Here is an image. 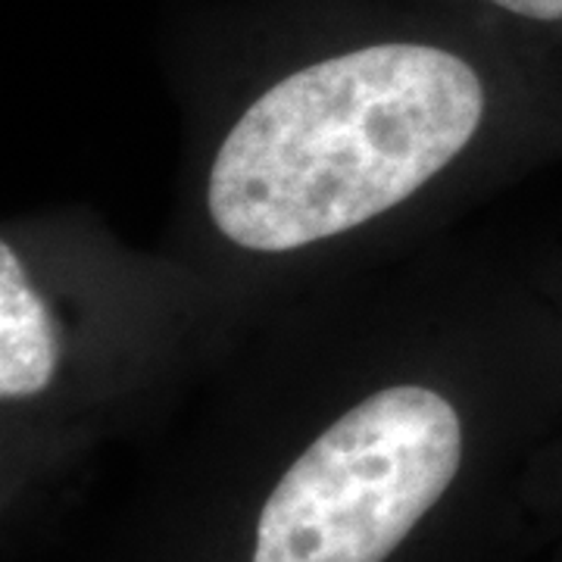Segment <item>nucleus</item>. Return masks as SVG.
Masks as SVG:
<instances>
[{
	"instance_id": "f257e3e1",
	"label": "nucleus",
	"mask_w": 562,
	"mask_h": 562,
	"mask_svg": "<svg viewBox=\"0 0 562 562\" xmlns=\"http://www.w3.org/2000/svg\"><path fill=\"white\" fill-rule=\"evenodd\" d=\"M560 435L553 301L447 232L247 322L81 562H509Z\"/></svg>"
},
{
	"instance_id": "f03ea898",
	"label": "nucleus",
	"mask_w": 562,
	"mask_h": 562,
	"mask_svg": "<svg viewBox=\"0 0 562 562\" xmlns=\"http://www.w3.org/2000/svg\"><path fill=\"white\" fill-rule=\"evenodd\" d=\"M160 247L247 325L435 241L562 132V60L409 0H244L179 35Z\"/></svg>"
},
{
	"instance_id": "7ed1b4c3",
	"label": "nucleus",
	"mask_w": 562,
	"mask_h": 562,
	"mask_svg": "<svg viewBox=\"0 0 562 562\" xmlns=\"http://www.w3.org/2000/svg\"><path fill=\"white\" fill-rule=\"evenodd\" d=\"M241 331L220 294L85 206L0 228V531L20 560L103 450L154 443Z\"/></svg>"
},
{
	"instance_id": "20e7f679",
	"label": "nucleus",
	"mask_w": 562,
	"mask_h": 562,
	"mask_svg": "<svg viewBox=\"0 0 562 562\" xmlns=\"http://www.w3.org/2000/svg\"><path fill=\"white\" fill-rule=\"evenodd\" d=\"M491 38L562 60V0H409Z\"/></svg>"
},
{
	"instance_id": "39448f33",
	"label": "nucleus",
	"mask_w": 562,
	"mask_h": 562,
	"mask_svg": "<svg viewBox=\"0 0 562 562\" xmlns=\"http://www.w3.org/2000/svg\"><path fill=\"white\" fill-rule=\"evenodd\" d=\"M547 562H562V531L557 535V547H553V557H550Z\"/></svg>"
}]
</instances>
